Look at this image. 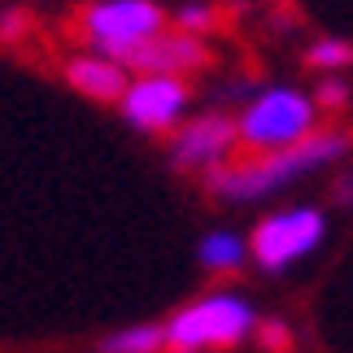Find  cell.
Instances as JSON below:
<instances>
[{
	"instance_id": "obj_1",
	"label": "cell",
	"mask_w": 353,
	"mask_h": 353,
	"mask_svg": "<svg viewBox=\"0 0 353 353\" xmlns=\"http://www.w3.org/2000/svg\"><path fill=\"white\" fill-rule=\"evenodd\" d=\"M349 144H353L349 131H314L310 140L292 144V148H275V153H257L249 161H236V166L205 170V188L219 201L249 205V201H262L270 192H279V188L305 179V174L332 166L336 157L349 153Z\"/></svg>"
},
{
	"instance_id": "obj_2",
	"label": "cell",
	"mask_w": 353,
	"mask_h": 353,
	"mask_svg": "<svg viewBox=\"0 0 353 353\" xmlns=\"http://www.w3.org/2000/svg\"><path fill=\"white\" fill-rule=\"evenodd\" d=\"M170 353H201V349H236L257 332V310L240 292H210L188 301L183 310L161 323Z\"/></svg>"
},
{
	"instance_id": "obj_3",
	"label": "cell",
	"mask_w": 353,
	"mask_h": 353,
	"mask_svg": "<svg viewBox=\"0 0 353 353\" xmlns=\"http://www.w3.org/2000/svg\"><path fill=\"white\" fill-rule=\"evenodd\" d=\"M319 131V101L296 88H266L240 110L236 135L253 153H275V148H292Z\"/></svg>"
},
{
	"instance_id": "obj_4",
	"label": "cell",
	"mask_w": 353,
	"mask_h": 353,
	"mask_svg": "<svg viewBox=\"0 0 353 353\" xmlns=\"http://www.w3.org/2000/svg\"><path fill=\"white\" fill-rule=\"evenodd\" d=\"M79 26H83L92 52L127 61L135 48H144L153 35L166 31V9L157 0H92Z\"/></svg>"
},
{
	"instance_id": "obj_5",
	"label": "cell",
	"mask_w": 353,
	"mask_h": 353,
	"mask_svg": "<svg viewBox=\"0 0 353 353\" xmlns=\"http://www.w3.org/2000/svg\"><path fill=\"white\" fill-rule=\"evenodd\" d=\"M327 240V219L314 205H292V210H275L253 227L249 240V257L262 270L279 275V270L296 266L301 257H310L319 244Z\"/></svg>"
},
{
	"instance_id": "obj_6",
	"label": "cell",
	"mask_w": 353,
	"mask_h": 353,
	"mask_svg": "<svg viewBox=\"0 0 353 353\" xmlns=\"http://www.w3.org/2000/svg\"><path fill=\"white\" fill-rule=\"evenodd\" d=\"M118 110L135 131H148V135L174 131L188 110V88L174 74H135L122 92Z\"/></svg>"
},
{
	"instance_id": "obj_7",
	"label": "cell",
	"mask_w": 353,
	"mask_h": 353,
	"mask_svg": "<svg viewBox=\"0 0 353 353\" xmlns=\"http://www.w3.org/2000/svg\"><path fill=\"white\" fill-rule=\"evenodd\" d=\"M240 144V135H236V122L227 118V114H201L192 122H183L179 131H174V140H170V157H174V166H183V170H214V166H223L227 153Z\"/></svg>"
},
{
	"instance_id": "obj_8",
	"label": "cell",
	"mask_w": 353,
	"mask_h": 353,
	"mask_svg": "<svg viewBox=\"0 0 353 353\" xmlns=\"http://www.w3.org/2000/svg\"><path fill=\"white\" fill-rule=\"evenodd\" d=\"M210 61V52H205V44H201V35H188V31H161V35H153L144 48H135L127 61V70H135V74H192V70H201V65Z\"/></svg>"
},
{
	"instance_id": "obj_9",
	"label": "cell",
	"mask_w": 353,
	"mask_h": 353,
	"mask_svg": "<svg viewBox=\"0 0 353 353\" xmlns=\"http://www.w3.org/2000/svg\"><path fill=\"white\" fill-rule=\"evenodd\" d=\"M65 83L74 92H83L92 101H122V92L131 83V70L105 52H79L65 61Z\"/></svg>"
},
{
	"instance_id": "obj_10",
	"label": "cell",
	"mask_w": 353,
	"mask_h": 353,
	"mask_svg": "<svg viewBox=\"0 0 353 353\" xmlns=\"http://www.w3.org/2000/svg\"><path fill=\"white\" fill-rule=\"evenodd\" d=\"M201 266L214 270V275H227V270H240L244 262H249V240L236 236V232H227V227H219V232H210L205 240H201Z\"/></svg>"
},
{
	"instance_id": "obj_11",
	"label": "cell",
	"mask_w": 353,
	"mask_h": 353,
	"mask_svg": "<svg viewBox=\"0 0 353 353\" xmlns=\"http://www.w3.org/2000/svg\"><path fill=\"white\" fill-rule=\"evenodd\" d=\"M166 349V327L140 323V327H122L101 341V353H161Z\"/></svg>"
},
{
	"instance_id": "obj_12",
	"label": "cell",
	"mask_w": 353,
	"mask_h": 353,
	"mask_svg": "<svg viewBox=\"0 0 353 353\" xmlns=\"http://www.w3.org/2000/svg\"><path fill=\"white\" fill-rule=\"evenodd\" d=\"M305 61L314 65V70H345L353 61V44H345V39H319V44L305 52Z\"/></svg>"
},
{
	"instance_id": "obj_13",
	"label": "cell",
	"mask_w": 353,
	"mask_h": 353,
	"mask_svg": "<svg viewBox=\"0 0 353 353\" xmlns=\"http://www.w3.org/2000/svg\"><path fill=\"white\" fill-rule=\"evenodd\" d=\"M174 22H179V31H188V35H205L214 26V9L210 5H183L174 13Z\"/></svg>"
},
{
	"instance_id": "obj_14",
	"label": "cell",
	"mask_w": 353,
	"mask_h": 353,
	"mask_svg": "<svg viewBox=\"0 0 353 353\" xmlns=\"http://www.w3.org/2000/svg\"><path fill=\"white\" fill-rule=\"evenodd\" d=\"M314 101H319V110H323V114H341L345 105H349V88L341 83V79H327V83L319 88V97H314Z\"/></svg>"
},
{
	"instance_id": "obj_15",
	"label": "cell",
	"mask_w": 353,
	"mask_h": 353,
	"mask_svg": "<svg viewBox=\"0 0 353 353\" xmlns=\"http://www.w3.org/2000/svg\"><path fill=\"white\" fill-rule=\"evenodd\" d=\"M257 341H262V349H270V353H283L292 345V336H288L283 323H257Z\"/></svg>"
},
{
	"instance_id": "obj_16",
	"label": "cell",
	"mask_w": 353,
	"mask_h": 353,
	"mask_svg": "<svg viewBox=\"0 0 353 353\" xmlns=\"http://www.w3.org/2000/svg\"><path fill=\"white\" fill-rule=\"evenodd\" d=\"M332 201H336V205H353V174H341V179H336Z\"/></svg>"
}]
</instances>
